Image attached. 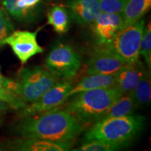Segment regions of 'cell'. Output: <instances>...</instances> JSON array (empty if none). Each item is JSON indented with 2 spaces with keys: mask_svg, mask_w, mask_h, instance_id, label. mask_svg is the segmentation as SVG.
<instances>
[{
  "mask_svg": "<svg viewBox=\"0 0 151 151\" xmlns=\"http://www.w3.org/2000/svg\"><path fill=\"white\" fill-rule=\"evenodd\" d=\"M39 30L40 29L35 32L14 30L2 41L1 46L9 45L22 65H24L33 56L44 51L37 41Z\"/></svg>",
  "mask_w": 151,
  "mask_h": 151,
  "instance_id": "cell-8",
  "label": "cell"
},
{
  "mask_svg": "<svg viewBox=\"0 0 151 151\" xmlns=\"http://www.w3.org/2000/svg\"><path fill=\"white\" fill-rule=\"evenodd\" d=\"M122 14L101 12L91 24L99 45L110 43L116 34L122 28Z\"/></svg>",
  "mask_w": 151,
  "mask_h": 151,
  "instance_id": "cell-11",
  "label": "cell"
},
{
  "mask_svg": "<svg viewBox=\"0 0 151 151\" xmlns=\"http://www.w3.org/2000/svg\"><path fill=\"white\" fill-rule=\"evenodd\" d=\"M145 21L141 19L135 23L119 30L110 43L106 45L126 63H134L139 60L140 45Z\"/></svg>",
  "mask_w": 151,
  "mask_h": 151,
  "instance_id": "cell-6",
  "label": "cell"
},
{
  "mask_svg": "<svg viewBox=\"0 0 151 151\" xmlns=\"http://www.w3.org/2000/svg\"><path fill=\"white\" fill-rule=\"evenodd\" d=\"M14 28L10 15L4 7H0V46L6 38L14 31Z\"/></svg>",
  "mask_w": 151,
  "mask_h": 151,
  "instance_id": "cell-23",
  "label": "cell"
},
{
  "mask_svg": "<svg viewBox=\"0 0 151 151\" xmlns=\"http://www.w3.org/2000/svg\"><path fill=\"white\" fill-rule=\"evenodd\" d=\"M47 19L48 24L58 35L67 32L69 27V14L65 7L60 5L52 6L48 11Z\"/></svg>",
  "mask_w": 151,
  "mask_h": 151,
  "instance_id": "cell-19",
  "label": "cell"
},
{
  "mask_svg": "<svg viewBox=\"0 0 151 151\" xmlns=\"http://www.w3.org/2000/svg\"><path fill=\"white\" fill-rule=\"evenodd\" d=\"M1 114V113H0ZM1 124H2V119L1 118V116H0V126L1 125Z\"/></svg>",
  "mask_w": 151,
  "mask_h": 151,
  "instance_id": "cell-26",
  "label": "cell"
},
{
  "mask_svg": "<svg viewBox=\"0 0 151 151\" xmlns=\"http://www.w3.org/2000/svg\"><path fill=\"white\" fill-rule=\"evenodd\" d=\"M140 55L150 70L151 68V26L150 22L144 27L140 45Z\"/></svg>",
  "mask_w": 151,
  "mask_h": 151,
  "instance_id": "cell-22",
  "label": "cell"
},
{
  "mask_svg": "<svg viewBox=\"0 0 151 151\" xmlns=\"http://www.w3.org/2000/svg\"><path fill=\"white\" fill-rule=\"evenodd\" d=\"M101 12L122 14L127 0H97Z\"/></svg>",
  "mask_w": 151,
  "mask_h": 151,
  "instance_id": "cell-24",
  "label": "cell"
},
{
  "mask_svg": "<svg viewBox=\"0 0 151 151\" xmlns=\"http://www.w3.org/2000/svg\"><path fill=\"white\" fill-rule=\"evenodd\" d=\"M136 109L130 94H124L109 109L102 119L129 116L134 114Z\"/></svg>",
  "mask_w": 151,
  "mask_h": 151,
  "instance_id": "cell-20",
  "label": "cell"
},
{
  "mask_svg": "<svg viewBox=\"0 0 151 151\" xmlns=\"http://www.w3.org/2000/svg\"><path fill=\"white\" fill-rule=\"evenodd\" d=\"M129 94L137 109L150 104L151 100L150 70H145L134 88Z\"/></svg>",
  "mask_w": 151,
  "mask_h": 151,
  "instance_id": "cell-18",
  "label": "cell"
},
{
  "mask_svg": "<svg viewBox=\"0 0 151 151\" xmlns=\"http://www.w3.org/2000/svg\"><path fill=\"white\" fill-rule=\"evenodd\" d=\"M9 109H11V107L6 103L0 99V113L8 111Z\"/></svg>",
  "mask_w": 151,
  "mask_h": 151,
  "instance_id": "cell-25",
  "label": "cell"
},
{
  "mask_svg": "<svg viewBox=\"0 0 151 151\" xmlns=\"http://www.w3.org/2000/svg\"><path fill=\"white\" fill-rule=\"evenodd\" d=\"M151 7V0H127L122 12V28L142 19Z\"/></svg>",
  "mask_w": 151,
  "mask_h": 151,
  "instance_id": "cell-17",
  "label": "cell"
},
{
  "mask_svg": "<svg viewBox=\"0 0 151 151\" xmlns=\"http://www.w3.org/2000/svg\"><path fill=\"white\" fill-rule=\"evenodd\" d=\"M126 62L106 45H99L90 55L87 62V74H115Z\"/></svg>",
  "mask_w": 151,
  "mask_h": 151,
  "instance_id": "cell-9",
  "label": "cell"
},
{
  "mask_svg": "<svg viewBox=\"0 0 151 151\" xmlns=\"http://www.w3.org/2000/svg\"><path fill=\"white\" fill-rule=\"evenodd\" d=\"M20 97L27 104L37 100L42 94L60 81L45 66L23 67L17 78Z\"/></svg>",
  "mask_w": 151,
  "mask_h": 151,
  "instance_id": "cell-4",
  "label": "cell"
},
{
  "mask_svg": "<svg viewBox=\"0 0 151 151\" xmlns=\"http://www.w3.org/2000/svg\"><path fill=\"white\" fill-rule=\"evenodd\" d=\"M73 85L69 80L59 81L32 103L18 110V118L34 116L57 108L67 99V94Z\"/></svg>",
  "mask_w": 151,
  "mask_h": 151,
  "instance_id": "cell-7",
  "label": "cell"
},
{
  "mask_svg": "<svg viewBox=\"0 0 151 151\" xmlns=\"http://www.w3.org/2000/svg\"><path fill=\"white\" fill-rule=\"evenodd\" d=\"M44 66L60 80H70L80 69L81 56L71 45L57 43L47 55Z\"/></svg>",
  "mask_w": 151,
  "mask_h": 151,
  "instance_id": "cell-5",
  "label": "cell"
},
{
  "mask_svg": "<svg viewBox=\"0 0 151 151\" xmlns=\"http://www.w3.org/2000/svg\"><path fill=\"white\" fill-rule=\"evenodd\" d=\"M0 99L6 103L11 109L20 110L27 105L20 97L16 79L6 77L0 72Z\"/></svg>",
  "mask_w": 151,
  "mask_h": 151,
  "instance_id": "cell-15",
  "label": "cell"
},
{
  "mask_svg": "<svg viewBox=\"0 0 151 151\" xmlns=\"http://www.w3.org/2000/svg\"><path fill=\"white\" fill-rule=\"evenodd\" d=\"M73 142H55L34 138H21L8 142L11 150L20 151H67L71 150Z\"/></svg>",
  "mask_w": 151,
  "mask_h": 151,
  "instance_id": "cell-13",
  "label": "cell"
},
{
  "mask_svg": "<svg viewBox=\"0 0 151 151\" xmlns=\"http://www.w3.org/2000/svg\"><path fill=\"white\" fill-rule=\"evenodd\" d=\"M123 147L118 145L111 144L99 141H89L84 142L83 144L75 149L73 151H114L121 149Z\"/></svg>",
  "mask_w": 151,
  "mask_h": 151,
  "instance_id": "cell-21",
  "label": "cell"
},
{
  "mask_svg": "<svg viewBox=\"0 0 151 151\" xmlns=\"http://www.w3.org/2000/svg\"><path fill=\"white\" fill-rule=\"evenodd\" d=\"M124 94L116 86L97 88L75 94L65 106L83 124H93L101 120L109 109Z\"/></svg>",
  "mask_w": 151,
  "mask_h": 151,
  "instance_id": "cell-2",
  "label": "cell"
},
{
  "mask_svg": "<svg viewBox=\"0 0 151 151\" xmlns=\"http://www.w3.org/2000/svg\"><path fill=\"white\" fill-rule=\"evenodd\" d=\"M116 86L115 76L109 74H88L68 92L67 99L73 94L97 88Z\"/></svg>",
  "mask_w": 151,
  "mask_h": 151,
  "instance_id": "cell-16",
  "label": "cell"
},
{
  "mask_svg": "<svg viewBox=\"0 0 151 151\" xmlns=\"http://www.w3.org/2000/svg\"><path fill=\"white\" fill-rule=\"evenodd\" d=\"M146 118L140 115L108 118L100 120L88 129L86 141H99L125 147L141 132Z\"/></svg>",
  "mask_w": 151,
  "mask_h": 151,
  "instance_id": "cell-3",
  "label": "cell"
},
{
  "mask_svg": "<svg viewBox=\"0 0 151 151\" xmlns=\"http://www.w3.org/2000/svg\"><path fill=\"white\" fill-rule=\"evenodd\" d=\"M66 9L80 25L91 24L101 12L97 0H65Z\"/></svg>",
  "mask_w": 151,
  "mask_h": 151,
  "instance_id": "cell-12",
  "label": "cell"
},
{
  "mask_svg": "<svg viewBox=\"0 0 151 151\" xmlns=\"http://www.w3.org/2000/svg\"><path fill=\"white\" fill-rule=\"evenodd\" d=\"M83 124L70 112L57 107L46 112L18 118L14 131L22 138L55 142H73L83 131Z\"/></svg>",
  "mask_w": 151,
  "mask_h": 151,
  "instance_id": "cell-1",
  "label": "cell"
},
{
  "mask_svg": "<svg viewBox=\"0 0 151 151\" xmlns=\"http://www.w3.org/2000/svg\"><path fill=\"white\" fill-rule=\"evenodd\" d=\"M146 69L140 61L127 63L115 73L116 86L123 94H129L134 88Z\"/></svg>",
  "mask_w": 151,
  "mask_h": 151,
  "instance_id": "cell-14",
  "label": "cell"
},
{
  "mask_svg": "<svg viewBox=\"0 0 151 151\" xmlns=\"http://www.w3.org/2000/svg\"><path fill=\"white\" fill-rule=\"evenodd\" d=\"M46 3L47 0H4L2 5L14 20L31 24L42 18Z\"/></svg>",
  "mask_w": 151,
  "mask_h": 151,
  "instance_id": "cell-10",
  "label": "cell"
}]
</instances>
